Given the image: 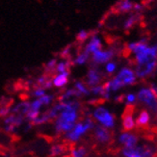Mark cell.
I'll use <instances>...</instances> for the list:
<instances>
[{"label":"cell","mask_w":157,"mask_h":157,"mask_svg":"<svg viewBox=\"0 0 157 157\" xmlns=\"http://www.w3.org/2000/svg\"><path fill=\"white\" fill-rule=\"evenodd\" d=\"M136 82V74L130 67H124L118 75L110 79V90L117 91L125 85H132Z\"/></svg>","instance_id":"cell-1"},{"label":"cell","mask_w":157,"mask_h":157,"mask_svg":"<svg viewBox=\"0 0 157 157\" xmlns=\"http://www.w3.org/2000/svg\"><path fill=\"white\" fill-rule=\"evenodd\" d=\"M25 118L18 115L10 113L6 118L2 120L1 127L2 130L7 134H15L18 129L25 124Z\"/></svg>","instance_id":"cell-2"},{"label":"cell","mask_w":157,"mask_h":157,"mask_svg":"<svg viewBox=\"0 0 157 157\" xmlns=\"http://www.w3.org/2000/svg\"><path fill=\"white\" fill-rule=\"evenodd\" d=\"M121 52L120 49L116 46H111L110 48L106 50H98L97 52L93 53L91 55V67H98L100 64L108 63L109 61L112 60L115 56L119 55Z\"/></svg>","instance_id":"cell-3"},{"label":"cell","mask_w":157,"mask_h":157,"mask_svg":"<svg viewBox=\"0 0 157 157\" xmlns=\"http://www.w3.org/2000/svg\"><path fill=\"white\" fill-rule=\"evenodd\" d=\"M137 112V106L134 103H127L121 114V131L128 132L136 128L134 115Z\"/></svg>","instance_id":"cell-4"},{"label":"cell","mask_w":157,"mask_h":157,"mask_svg":"<svg viewBox=\"0 0 157 157\" xmlns=\"http://www.w3.org/2000/svg\"><path fill=\"white\" fill-rule=\"evenodd\" d=\"M111 79L110 76H107L103 72H100V71L98 70V67H91V69L89 70L86 77L82 80L87 85L89 89L99 86L102 82H104Z\"/></svg>","instance_id":"cell-5"},{"label":"cell","mask_w":157,"mask_h":157,"mask_svg":"<svg viewBox=\"0 0 157 157\" xmlns=\"http://www.w3.org/2000/svg\"><path fill=\"white\" fill-rule=\"evenodd\" d=\"M137 98L141 103L147 105L152 113H157V98L151 89H142L138 93Z\"/></svg>","instance_id":"cell-6"},{"label":"cell","mask_w":157,"mask_h":157,"mask_svg":"<svg viewBox=\"0 0 157 157\" xmlns=\"http://www.w3.org/2000/svg\"><path fill=\"white\" fill-rule=\"evenodd\" d=\"M93 117L95 121L101 122L107 128H112L115 125V116L110 114L106 109L102 107H98L94 109Z\"/></svg>","instance_id":"cell-7"},{"label":"cell","mask_w":157,"mask_h":157,"mask_svg":"<svg viewBox=\"0 0 157 157\" xmlns=\"http://www.w3.org/2000/svg\"><path fill=\"white\" fill-rule=\"evenodd\" d=\"M151 117L148 110L146 108H142L136 117V131H147L151 128Z\"/></svg>","instance_id":"cell-8"},{"label":"cell","mask_w":157,"mask_h":157,"mask_svg":"<svg viewBox=\"0 0 157 157\" xmlns=\"http://www.w3.org/2000/svg\"><path fill=\"white\" fill-rule=\"evenodd\" d=\"M102 46L103 45H102L101 39L98 37V33L94 31L93 35L91 36L90 39H89L88 42L85 44V45L82 47V49L86 51L87 53H89L90 55H92L93 53L97 52L98 50H101Z\"/></svg>","instance_id":"cell-9"},{"label":"cell","mask_w":157,"mask_h":157,"mask_svg":"<svg viewBox=\"0 0 157 157\" xmlns=\"http://www.w3.org/2000/svg\"><path fill=\"white\" fill-rule=\"evenodd\" d=\"M136 3L132 2L131 0H120V1L114 6V12L117 13H130L135 11Z\"/></svg>","instance_id":"cell-10"},{"label":"cell","mask_w":157,"mask_h":157,"mask_svg":"<svg viewBox=\"0 0 157 157\" xmlns=\"http://www.w3.org/2000/svg\"><path fill=\"white\" fill-rule=\"evenodd\" d=\"M70 75H71L70 72L55 74L52 78L53 87L61 91L64 90L65 87L69 84V82H70Z\"/></svg>","instance_id":"cell-11"},{"label":"cell","mask_w":157,"mask_h":157,"mask_svg":"<svg viewBox=\"0 0 157 157\" xmlns=\"http://www.w3.org/2000/svg\"><path fill=\"white\" fill-rule=\"evenodd\" d=\"M29 109H30V101L22 99L21 101H19L18 103H16L13 105L11 113L25 118L26 115L29 112Z\"/></svg>","instance_id":"cell-12"},{"label":"cell","mask_w":157,"mask_h":157,"mask_svg":"<svg viewBox=\"0 0 157 157\" xmlns=\"http://www.w3.org/2000/svg\"><path fill=\"white\" fill-rule=\"evenodd\" d=\"M141 13H130L127 16V17L124 20V23H122V27L125 32H129L131 29L134 28V26L137 24L138 22L141 21Z\"/></svg>","instance_id":"cell-13"},{"label":"cell","mask_w":157,"mask_h":157,"mask_svg":"<svg viewBox=\"0 0 157 157\" xmlns=\"http://www.w3.org/2000/svg\"><path fill=\"white\" fill-rule=\"evenodd\" d=\"M119 141L121 145H124V147H134L138 144V136L134 135L133 133L122 132L120 136Z\"/></svg>","instance_id":"cell-14"},{"label":"cell","mask_w":157,"mask_h":157,"mask_svg":"<svg viewBox=\"0 0 157 157\" xmlns=\"http://www.w3.org/2000/svg\"><path fill=\"white\" fill-rule=\"evenodd\" d=\"M91 60V55L89 53H87L86 51H84L83 49H81L80 52L77 54V55L74 57L72 63L73 65H78V66H82L85 65L88 62H90Z\"/></svg>","instance_id":"cell-15"},{"label":"cell","mask_w":157,"mask_h":157,"mask_svg":"<svg viewBox=\"0 0 157 157\" xmlns=\"http://www.w3.org/2000/svg\"><path fill=\"white\" fill-rule=\"evenodd\" d=\"M58 63L57 58H52L44 65V72L50 75H55V69Z\"/></svg>","instance_id":"cell-16"},{"label":"cell","mask_w":157,"mask_h":157,"mask_svg":"<svg viewBox=\"0 0 157 157\" xmlns=\"http://www.w3.org/2000/svg\"><path fill=\"white\" fill-rule=\"evenodd\" d=\"M13 105V104L10 100H7L5 102H0V119L3 120L11 113Z\"/></svg>","instance_id":"cell-17"},{"label":"cell","mask_w":157,"mask_h":157,"mask_svg":"<svg viewBox=\"0 0 157 157\" xmlns=\"http://www.w3.org/2000/svg\"><path fill=\"white\" fill-rule=\"evenodd\" d=\"M94 32H90V31H87V30H80L77 35H76V42L82 45L83 44L87 43L89 39L91 38V36L93 35Z\"/></svg>","instance_id":"cell-18"},{"label":"cell","mask_w":157,"mask_h":157,"mask_svg":"<svg viewBox=\"0 0 157 157\" xmlns=\"http://www.w3.org/2000/svg\"><path fill=\"white\" fill-rule=\"evenodd\" d=\"M47 94V91L45 89L42 88V87H37V86H32L31 87V91H30V98H33V99L35 98H40L44 97Z\"/></svg>","instance_id":"cell-19"},{"label":"cell","mask_w":157,"mask_h":157,"mask_svg":"<svg viewBox=\"0 0 157 157\" xmlns=\"http://www.w3.org/2000/svg\"><path fill=\"white\" fill-rule=\"evenodd\" d=\"M75 90H77L83 97H86V95H89L90 93V89L87 87V85L84 83L83 81H75L74 82V87Z\"/></svg>","instance_id":"cell-20"},{"label":"cell","mask_w":157,"mask_h":157,"mask_svg":"<svg viewBox=\"0 0 157 157\" xmlns=\"http://www.w3.org/2000/svg\"><path fill=\"white\" fill-rule=\"evenodd\" d=\"M116 67H117V65H116L115 62H113V61H111V62H108L106 67H105V70L107 71V73L109 74V76H111L113 72L116 71Z\"/></svg>","instance_id":"cell-21"},{"label":"cell","mask_w":157,"mask_h":157,"mask_svg":"<svg viewBox=\"0 0 157 157\" xmlns=\"http://www.w3.org/2000/svg\"><path fill=\"white\" fill-rule=\"evenodd\" d=\"M125 100H126V94L118 95V97L115 98V101L117 102V103H124Z\"/></svg>","instance_id":"cell-22"},{"label":"cell","mask_w":157,"mask_h":157,"mask_svg":"<svg viewBox=\"0 0 157 157\" xmlns=\"http://www.w3.org/2000/svg\"><path fill=\"white\" fill-rule=\"evenodd\" d=\"M135 100H136V97L134 94H130L126 95V101L128 102V103H133V102H135Z\"/></svg>","instance_id":"cell-23"},{"label":"cell","mask_w":157,"mask_h":157,"mask_svg":"<svg viewBox=\"0 0 157 157\" xmlns=\"http://www.w3.org/2000/svg\"><path fill=\"white\" fill-rule=\"evenodd\" d=\"M2 155H3V152L0 151V157H2Z\"/></svg>","instance_id":"cell-24"},{"label":"cell","mask_w":157,"mask_h":157,"mask_svg":"<svg viewBox=\"0 0 157 157\" xmlns=\"http://www.w3.org/2000/svg\"><path fill=\"white\" fill-rule=\"evenodd\" d=\"M63 157H71V155H70V154H67V155H65V156H63Z\"/></svg>","instance_id":"cell-25"},{"label":"cell","mask_w":157,"mask_h":157,"mask_svg":"<svg viewBox=\"0 0 157 157\" xmlns=\"http://www.w3.org/2000/svg\"><path fill=\"white\" fill-rule=\"evenodd\" d=\"M155 157H157V151H156V153H155Z\"/></svg>","instance_id":"cell-26"},{"label":"cell","mask_w":157,"mask_h":157,"mask_svg":"<svg viewBox=\"0 0 157 157\" xmlns=\"http://www.w3.org/2000/svg\"><path fill=\"white\" fill-rule=\"evenodd\" d=\"M156 120H157V115H156Z\"/></svg>","instance_id":"cell-27"}]
</instances>
